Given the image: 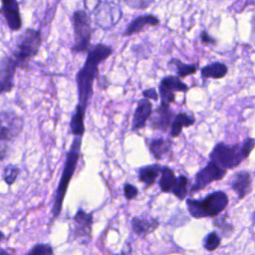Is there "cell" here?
<instances>
[{
    "label": "cell",
    "instance_id": "obj_15",
    "mask_svg": "<svg viewBox=\"0 0 255 255\" xmlns=\"http://www.w3.org/2000/svg\"><path fill=\"white\" fill-rule=\"evenodd\" d=\"M152 113V105L147 99H142L137 103L136 109L133 114L132 118V126L131 128L133 130L142 128L145 124L147 119L150 117Z\"/></svg>",
    "mask_w": 255,
    "mask_h": 255
},
{
    "label": "cell",
    "instance_id": "obj_3",
    "mask_svg": "<svg viewBox=\"0 0 255 255\" xmlns=\"http://www.w3.org/2000/svg\"><path fill=\"white\" fill-rule=\"evenodd\" d=\"M42 45V34L39 30L26 29L16 38L11 57L17 68L26 69L30 61L39 53Z\"/></svg>",
    "mask_w": 255,
    "mask_h": 255
},
{
    "label": "cell",
    "instance_id": "obj_23",
    "mask_svg": "<svg viewBox=\"0 0 255 255\" xmlns=\"http://www.w3.org/2000/svg\"><path fill=\"white\" fill-rule=\"evenodd\" d=\"M175 180L176 176L174 174V171L167 166H162L160 171V177L158 180L160 190L162 192H170L175 183Z\"/></svg>",
    "mask_w": 255,
    "mask_h": 255
},
{
    "label": "cell",
    "instance_id": "obj_8",
    "mask_svg": "<svg viewBox=\"0 0 255 255\" xmlns=\"http://www.w3.org/2000/svg\"><path fill=\"white\" fill-rule=\"evenodd\" d=\"M226 170L217 166L212 161L208 162L203 168H201L196 174L194 178V183L191 187L190 193H194L200 189L205 188L208 184L213 181L220 180L224 177Z\"/></svg>",
    "mask_w": 255,
    "mask_h": 255
},
{
    "label": "cell",
    "instance_id": "obj_19",
    "mask_svg": "<svg viewBox=\"0 0 255 255\" xmlns=\"http://www.w3.org/2000/svg\"><path fill=\"white\" fill-rule=\"evenodd\" d=\"M162 166L159 164L145 165L138 169V180L144 183L146 186H151L155 179L159 176Z\"/></svg>",
    "mask_w": 255,
    "mask_h": 255
},
{
    "label": "cell",
    "instance_id": "obj_35",
    "mask_svg": "<svg viewBox=\"0 0 255 255\" xmlns=\"http://www.w3.org/2000/svg\"><path fill=\"white\" fill-rule=\"evenodd\" d=\"M199 37L203 44H215L216 43V40L213 37H211L206 31H202L200 33Z\"/></svg>",
    "mask_w": 255,
    "mask_h": 255
},
{
    "label": "cell",
    "instance_id": "obj_38",
    "mask_svg": "<svg viewBox=\"0 0 255 255\" xmlns=\"http://www.w3.org/2000/svg\"><path fill=\"white\" fill-rule=\"evenodd\" d=\"M0 255H14V253H11L10 251L0 247Z\"/></svg>",
    "mask_w": 255,
    "mask_h": 255
},
{
    "label": "cell",
    "instance_id": "obj_39",
    "mask_svg": "<svg viewBox=\"0 0 255 255\" xmlns=\"http://www.w3.org/2000/svg\"><path fill=\"white\" fill-rule=\"evenodd\" d=\"M4 239V233L2 231H0V241H2Z\"/></svg>",
    "mask_w": 255,
    "mask_h": 255
},
{
    "label": "cell",
    "instance_id": "obj_6",
    "mask_svg": "<svg viewBox=\"0 0 255 255\" xmlns=\"http://www.w3.org/2000/svg\"><path fill=\"white\" fill-rule=\"evenodd\" d=\"M209 157L210 161L225 170L238 166L245 159L241 145L224 142L217 143L210 152Z\"/></svg>",
    "mask_w": 255,
    "mask_h": 255
},
{
    "label": "cell",
    "instance_id": "obj_37",
    "mask_svg": "<svg viewBox=\"0 0 255 255\" xmlns=\"http://www.w3.org/2000/svg\"><path fill=\"white\" fill-rule=\"evenodd\" d=\"M116 255H132V252H131V248L129 246V244H127L126 247L122 250L121 253L119 254H116Z\"/></svg>",
    "mask_w": 255,
    "mask_h": 255
},
{
    "label": "cell",
    "instance_id": "obj_21",
    "mask_svg": "<svg viewBox=\"0 0 255 255\" xmlns=\"http://www.w3.org/2000/svg\"><path fill=\"white\" fill-rule=\"evenodd\" d=\"M194 124V119L185 113H179L174 116L172 123L170 125V135L172 137H176L180 134L183 128L190 127Z\"/></svg>",
    "mask_w": 255,
    "mask_h": 255
},
{
    "label": "cell",
    "instance_id": "obj_9",
    "mask_svg": "<svg viewBox=\"0 0 255 255\" xmlns=\"http://www.w3.org/2000/svg\"><path fill=\"white\" fill-rule=\"evenodd\" d=\"M0 14L4 17L8 28L18 32L22 28V18L17 0H1Z\"/></svg>",
    "mask_w": 255,
    "mask_h": 255
},
{
    "label": "cell",
    "instance_id": "obj_34",
    "mask_svg": "<svg viewBox=\"0 0 255 255\" xmlns=\"http://www.w3.org/2000/svg\"><path fill=\"white\" fill-rule=\"evenodd\" d=\"M142 96L144 97V99H147V100H154V101L158 100V94L155 91V89H153V88L144 90L142 92Z\"/></svg>",
    "mask_w": 255,
    "mask_h": 255
},
{
    "label": "cell",
    "instance_id": "obj_27",
    "mask_svg": "<svg viewBox=\"0 0 255 255\" xmlns=\"http://www.w3.org/2000/svg\"><path fill=\"white\" fill-rule=\"evenodd\" d=\"M19 173H20V169L18 166L14 164H8L7 166H5L2 176L5 183L8 186H11L16 181Z\"/></svg>",
    "mask_w": 255,
    "mask_h": 255
},
{
    "label": "cell",
    "instance_id": "obj_11",
    "mask_svg": "<svg viewBox=\"0 0 255 255\" xmlns=\"http://www.w3.org/2000/svg\"><path fill=\"white\" fill-rule=\"evenodd\" d=\"M150 127L158 130H166L173 120V113L168 105L160 104L159 107L150 115Z\"/></svg>",
    "mask_w": 255,
    "mask_h": 255
},
{
    "label": "cell",
    "instance_id": "obj_26",
    "mask_svg": "<svg viewBox=\"0 0 255 255\" xmlns=\"http://www.w3.org/2000/svg\"><path fill=\"white\" fill-rule=\"evenodd\" d=\"M187 184L188 179L184 175H179L176 177L175 183L171 189V192L178 198V199H184L187 195Z\"/></svg>",
    "mask_w": 255,
    "mask_h": 255
},
{
    "label": "cell",
    "instance_id": "obj_28",
    "mask_svg": "<svg viewBox=\"0 0 255 255\" xmlns=\"http://www.w3.org/2000/svg\"><path fill=\"white\" fill-rule=\"evenodd\" d=\"M220 241L221 237L217 232H209L203 239V247L208 251H214L219 247Z\"/></svg>",
    "mask_w": 255,
    "mask_h": 255
},
{
    "label": "cell",
    "instance_id": "obj_22",
    "mask_svg": "<svg viewBox=\"0 0 255 255\" xmlns=\"http://www.w3.org/2000/svg\"><path fill=\"white\" fill-rule=\"evenodd\" d=\"M150 152L155 159H160L163 154L169 151L171 147V140L165 138H154L148 141Z\"/></svg>",
    "mask_w": 255,
    "mask_h": 255
},
{
    "label": "cell",
    "instance_id": "obj_5",
    "mask_svg": "<svg viewBox=\"0 0 255 255\" xmlns=\"http://www.w3.org/2000/svg\"><path fill=\"white\" fill-rule=\"evenodd\" d=\"M74 44L71 48L73 53H87L91 46L92 27L90 17L85 10H76L72 15Z\"/></svg>",
    "mask_w": 255,
    "mask_h": 255
},
{
    "label": "cell",
    "instance_id": "obj_20",
    "mask_svg": "<svg viewBox=\"0 0 255 255\" xmlns=\"http://www.w3.org/2000/svg\"><path fill=\"white\" fill-rule=\"evenodd\" d=\"M200 72H201L202 78L204 79H207V78L221 79L226 76L228 72V68L225 64L221 62H214L201 68Z\"/></svg>",
    "mask_w": 255,
    "mask_h": 255
},
{
    "label": "cell",
    "instance_id": "obj_1",
    "mask_svg": "<svg viewBox=\"0 0 255 255\" xmlns=\"http://www.w3.org/2000/svg\"><path fill=\"white\" fill-rule=\"evenodd\" d=\"M87 53L86 61L76 75L79 104L85 109L93 95V85L99 72V66L112 55L113 50L110 46L100 43L92 46Z\"/></svg>",
    "mask_w": 255,
    "mask_h": 255
},
{
    "label": "cell",
    "instance_id": "obj_7",
    "mask_svg": "<svg viewBox=\"0 0 255 255\" xmlns=\"http://www.w3.org/2000/svg\"><path fill=\"white\" fill-rule=\"evenodd\" d=\"M23 127V118L15 112H0V140L6 142L13 140L21 133Z\"/></svg>",
    "mask_w": 255,
    "mask_h": 255
},
{
    "label": "cell",
    "instance_id": "obj_25",
    "mask_svg": "<svg viewBox=\"0 0 255 255\" xmlns=\"http://www.w3.org/2000/svg\"><path fill=\"white\" fill-rule=\"evenodd\" d=\"M168 66L174 68L175 73H176L177 77H179V78H183V77L192 75L198 69L197 64H184L178 59H171L168 62Z\"/></svg>",
    "mask_w": 255,
    "mask_h": 255
},
{
    "label": "cell",
    "instance_id": "obj_29",
    "mask_svg": "<svg viewBox=\"0 0 255 255\" xmlns=\"http://www.w3.org/2000/svg\"><path fill=\"white\" fill-rule=\"evenodd\" d=\"M26 255H54L53 247L47 243L35 244Z\"/></svg>",
    "mask_w": 255,
    "mask_h": 255
},
{
    "label": "cell",
    "instance_id": "obj_10",
    "mask_svg": "<svg viewBox=\"0 0 255 255\" xmlns=\"http://www.w3.org/2000/svg\"><path fill=\"white\" fill-rule=\"evenodd\" d=\"M17 69L11 56H4L0 59V95L7 94L13 89Z\"/></svg>",
    "mask_w": 255,
    "mask_h": 255
},
{
    "label": "cell",
    "instance_id": "obj_2",
    "mask_svg": "<svg viewBox=\"0 0 255 255\" xmlns=\"http://www.w3.org/2000/svg\"><path fill=\"white\" fill-rule=\"evenodd\" d=\"M81 144H82V136H75L73 139V142L70 146L69 151L66 154L65 163L63 166V171L58 183V187L55 192L54 201H53V207H52V219H56L63 207V201L65 199L70 181L74 175V172L77 168L78 161L80 158V152H81Z\"/></svg>",
    "mask_w": 255,
    "mask_h": 255
},
{
    "label": "cell",
    "instance_id": "obj_30",
    "mask_svg": "<svg viewBox=\"0 0 255 255\" xmlns=\"http://www.w3.org/2000/svg\"><path fill=\"white\" fill-rule=\"evenodd\" d=\"M158 91H159V97H160V100H161V103L160 104H164V105H170L171 103L174 102L175 100V95L174 93L164 89L163 87H158Z\"/></svg>",
    "mask_w": 255,
    "mask_h": 255
},
{
    "label": "cell",
    "instance_id": "obj_13",
    "mask_svg": "<svg viewBox=\"0 0 255 255\" xmlns=\"http://www.w3.org/2000/svg\"><path fill=\"white\" fill-rule=\"evenodd\" d=\"M230 185L231 188L237 193L239 199L246 197L250 193L252 186V179L250 173L245 170H240L236 172L231 179Z\"/></svg>",
    "mask_w": 255,
    "mask_h": 255
},
{
    "label": "cell",
    "instance_id": "obj_36",
    "mask_svg": "<svg viewBox=\"0 0 255 255\" xmlns=\"http://www.w3.org/2000/svg\"><path fill=\"white\" fill-rule=\"evenodd\" d=\"M7 151H8L7 142L0 140V161L3 160V159L6 157Z\"/></svg>",
    "mask_w": 255,
    "mask_h": 255
},
{
    "label": "cell",
    "instance_id": "obj_32",
    "mask_svg": "<svg viewBox=\"0 0 255 255\" xmlns=\"http://www.w3.org/2000/svg\"><path fill=\"white\" fill-rule=\"evenodd\" d=\"M124 193H125V197L128 200H130V199H133V198L136 197V195L138 193V190L134 185H131L129 183H126L124 185Z\"/></svg>",
    "mask_w": 255,
    "mask_h": 255
},
{
    "label": "cell",
    "instance_id": "obj_18",
    "mask_svg": "<svg viewBox=\"0 0 255 255\" xmlns=\"http://www.w3.org/2000/svg\"><path fill=\"white\" fill-rule=\"evenodd\" d=\"M85 114H86V109L80 104H78L76 106L75 112L70 121V132L74 136H82L85 132V125H84Z\"/></svg>",
    "mask_w": 255,
    "mask_h": 255
},
{
    "label": "cell",
    "instance_id": "obj_4",
    "mask_svg": "<svg viewBox=\"0 0 255 255\" xmlns=\"http://www.w3.org/2000/svg\"><path fill=\"white\" fill-rule=\"evenodd\" d=\"M228 205V196L223 191H214L202 199L186 200L189 214L194 218L214 217L222 212Z\"/></svg>",
    "mask_w": 255,
    "mask_h": 255
},
{
    "label": "cell",
    "instance_id": "obj_24",
    "mask_svg": "<svg viewBox=\"0 0 255 255\" xmlns=\"http://www.w3.org/2000/svg\"><path fill=\"white\" fill-rule=\"evenodd\" d=\"M160 87H163L164 89L175 93V92H182L185 93L188 91V86L185 85L179 77L177 76H167L164 77L159 84Z\"/></svg>",
    "mask_w": 255,
    "mask_h": 255
},
{
    "label": "cell",
    "instance_id": "obj_33",
    "mask_svg": "<svg viewBox=\"0 0 255 255\" xmlns=\"http://www.w3.org/2000/svg\"><path fill=\"white\" fill-rule=\"evenodd\" d=\"M255 146V138L252 137H248L242 144H241V148L244 154V157H248V155L250 154V152L253 150Z\"/></svg>",
    "mask_w": 255,
    "mask_h": 255
},
{
    "label": "cell",
    "instance_id": "obj_14",
    "mask_svg": "<svg viewBox=\"0 0 255 255\" xmlns=\"http://www.w3.org/2000/svg\"><path fill=\"white\" fill-rule=\"evenodd\" d=\"M159 24V19L153 14H143L134 18L127 27L126 31L123 33L124 36H131L138 33L148 26H157Z\"/></svg>",
    "mask_w": 255,
    "mask_h": 255
},
{
    "label": "cell",
    "instance_id": "obj_31",
    "mask_svg": "<svg viewBox=\"0 0 255 255\" xmlns=\"http://www.w3.org/2000/svg\"><path fill=\"white\" fill-rule=\"evenodd\" d=\"M154 0H125L126 4L133 9H145L153 3Z\"/></svg>",
    "mask_w": 255,
    "mask_h": 255
},
{
    "label": "cell",
    "instance_id": "obj_12",
    "mask_svg": "<svg viewBox=\"0 0 255 255\" xmlns=\"http://www.w3.org/2000/svg\"><path fill=\"white\" fill-rule=\"evenodd\" d=\"M99 16H102L98 18L99 25L105 29H108L115 26L120 21L122 18V10L116 4H104L101 12H99Z\"/></svg>",
    "mask_w": 255,
    "mask_h": 255
},
{
    "label": "cell",
    "instance_id": "obj_17",
    "mask_svg": "<svg viewBox=\"0 0 255 255\" xmlns=\"http://www.w3.org/2000/svg\"><path fill=\"white\" fill-rule=\"evenodd\" d=\"M158 226V220L151 217L136 216L131 219L132 231L140 237H144L148 233L154 231Z\"/></svg>",
    "mask_w": 255,
    "mask_h": 255
},
{
    "label": "cell",
    "instance_id": "obj_16",
    "mask_svg": "<svg viewBox=\"0 0 255 255\" xmlns=\"http://www.w3.org/2000/svg\"><path fill=\"white\" fill-rule=\"evenodd\" d=\"M74 222L76 225L75 234L80 237H91L92 225H93V214L87 213L83 209H78L74 215Z\"/></svg>",
    "mask_w": 255,
    "mask_h": 255
}]
</instances>
